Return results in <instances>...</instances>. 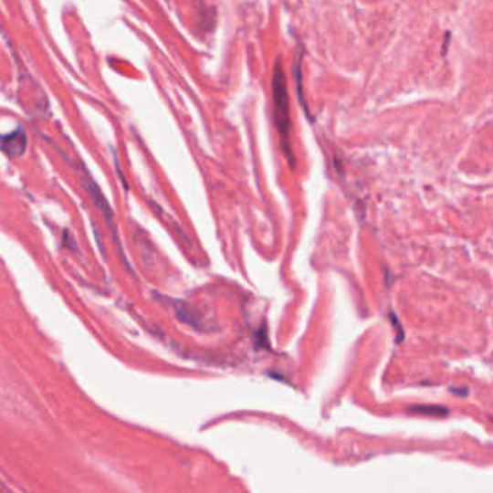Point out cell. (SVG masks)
Returning a JSON list of instances; mask_svg holds the SVG:
<instances>
[{"label": "cell", "instance_id": "1", "mask_svg": "<svg viewBox=\"0 0 493 493\" xmlns=\"http://www.w3.org/2000/svg\"><path fill=\"white\" fill-rule=\"evenodd\" d=\"M272 99H274V118L281 135V146L285 157L294 165L292 157L291 143H289V129H291V118H289L288 91H287V81H285L284 68H282L281 59L275 63L274 74H272Z\"/></svg>", "mask_w": 493, "mask_h": 493}, {"label": "cell", "instance_id": "2", "mask_svg": "<svg viewBox=\"0 0 493 493\" xmlns=\"http://www.w3.org/2000/svg\"><path fill=\"white\" fill-rule=\"evenodd\" d=\"M26 146H28V136L21 126L2 138V151L9 158H21L26 151Z\"/></svg>", "mask_w": 493, "mask_h": 493}, {"label": "cell", "instance_id": "3", "mask_svg": "<svg viewBox=\"0 0 493 493\" xmlns=\"http://www.w3.org/2000/svg\"><path fill=\"white\" fill-rule=\"evenodd\" d=\"M437 410H443V408H440V406H413V413H421V414H447L445 413V411H437Z\"/></svg>", "mask_w": 493, "mask_h": 493}]
</instances>
